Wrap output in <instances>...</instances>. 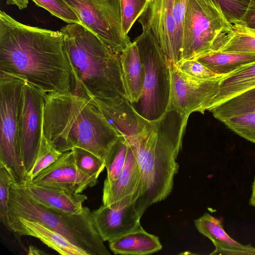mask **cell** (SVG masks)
<instances>
[{
  "mask_svg": "<svg viewBox=\"0 0 255 255\" xmlns=\"http://www.w3.org/2000/svg\"><path fill=\"white\" fill-rule=\"evenodd\" d=\"M221 122L237 134L255 143V112L234 116Z\"/></svg>",
  "mask_w": 255,
  "mask_h": 255,
  "instance_id": "obj_28",
  "label": "cell"
},
{
  "mask_svg": "<svg viewBox=\"0 0 255 255\" xmlns=\"http://www.w3.org/2000/svg\"><path fill=\"white\" fill-rule=\"evenodd\" d=\"M60 31L71 68V93L87 100L128 99L120 55L81 24L68 23Z\"/></svg>",
  "mask_w": 255,
  "mask_h": 255,
  "instance_id": "obj_4",
  "label": "cell"
},
{
  "mask_svg": "<svg viewBox=\"0 0 255 255\" xmlns=\"http://www.w3.org/2000/svg\"><path fill=\"white\" fill-rule=\"evenodd\" d=\"M29 255H41L45 254V253L42 251H40L37 250L36 248L33 247V246H29L28 249V253H27Z\"/></svg>",
  "mask_w": 255,
  "mask_h": 255,
  "instance_id": "obj_38",
  "label": "cell"
},
{
  "mask_svg": "<svg viewBox=\"0 0 255 255\" xmlns=\"http://www.w3.org/2000/svg\"><path fill=\"white\" fill-rule=\"evenodd\" d=\"M220 5L227 19L238 24L245 13L250 0H215Z\"/></svg>",
  "mask_w": 255,
  "mask_h": 255,
  "instance_id": "obj_33",
  "label": "cell"
},
{
  "mask_svg": "<svg viewBox=\"0 0 255 255\" xmlns=\"http://www.w3.org/2000/svg\"><path fill=\"white\" fill-rule=\"evenodd\" d=\"M214 49L215 51L255 54V29L233 25L231 31L218 37Z\"/></svg>",
  "mask_w": 255,
  "mask_h": 255,
  "instance_id": "obj_23",
  "label": "cell"
},
{
  "mask_svg": "<svg viewBox=\"0 0 255 255\" xmlns=\"http://www.w3.org/2000/svg\"><path fill=\"white\" fill-rule=\"evenodd\" d=\"M136 43L143 68V81L140 98L132 104L135 111L145 119L153 121L167 111L170 100L171 73L169 63L151 30L142 27Z\"/></svg>",
  "mask_w": 255,
  "mask_h": 255,
  "instance_id": "obj_6",
  "label": "cell"
},
{
  "mask_svg": "<svg viewBox=\"0 0 255 255\" xmlns=\"http://www.w3.org/2000/svg\"><path fill=\"white\" fill-rule=\"evenodd\" d=\"M82 24L100 38L114 52L120 54L131 43L124 33L121 0H63Z\"/></svg>",
  "mask_w": 255,
  "mask_h": 255,
  "instance_id": "obj_9",
  "label": "cell"
},
{
  "mask_svg": "<svg viewBox=\"0 0 255 255\" xmlns=\"http://www.w3.org/2000/svg\"><path fill=\"white\" fill-rule=\"evenodd\" d=\"M78 169L86 175L95 179L106 167L105 161L93 153L81 148L71 149Z\"/></svg>",
  "mask_w": 255,
  "mask_h": 255,
  "instance_id": "obj_26",
  "label": "cell"
},
{
  "mask_svg": "<svg viewBox=\"0 0 255 255\" xmlns=\"http://www.w3.org/2000/svg\"><path fill=\"white\" fill-rule=\"evenodd\" d=\"M45 102V95L26 81L19 121L18 139L27 175L34 163L40 147Z\"/></svg>",
  "mask_w": 255,
  "mask_h": 255,
  "instance_id": "obj_11",
  "label": "cell"
},
{
  "mask_svg": "<svg viewBox=\"0 0 255 255\" xmlns=\"http://www.w3.org/2000/svg\"><path fill=\"white\" fill-rule=\"evenodd\" d=\"M26 80L0 72V165L8 171L15 183L27 179L18 139L19 121Z\"/></svg>",
  "mask_w": 255,
  "mask_h": 255,
  "instance_id": "obj_7",
  "label": "cell"
},
{
  "mask_svg": "<svg viewBox=\"0 0 255 255\" xmlns=\"http://www.w3.org/2000/svg\"><path fill=\"white\" fill-rule=\"evenodd\" d=\"M94 225L104 242H111L141 226L135 204L115 209L102 205L92 212Z\"/></svg>",
  "mask_w": 255,
  "mask_h": 255,
  "instance_id": "obj_15",
  "label": "cell"
},
{
  "mask_svg": "<svg viewBox=\"0 0 255 255\" xmlns=\"http://www.w3.org/2000/svg\"><path fill=\"white\" fill-rule=\"evenodd\" d=\"M17 184L39 203L69 214L81 213L83 203L87 199L84 194L55 186L36 185L28 179Z\"/></svg>",
  "mask_w": 255,
  "mask_h": 255,
  "instance_id": "obj_16",
  "label": "cell"
},
{
  "mask_svg": "<svg viewBox=\"0 0 255 255\" xmlns=\"http://www.w3.org/2000/svg\"><path fill=\"white\" fill-rule=\"evenodd\" d=\"M31 181L41 186H55L82 193L96 185L98 179L89 177L77 168L71 150L63 152L58 159L39 173Z\"/></svg>",
  "mask_w": 255,
  "mask_h": 255,
  "instance_id": "obj_14",
  "label": "cell"
},
{
  "mask_svg": "<svg viewBox=\"0 0 255 255\" xmlns=\"http://www.w3.org/2000/svg\"><path fill=\"white\" fill-rule=\"evenodd\" d=\"M28 2V0H6V1L7 4L15 5L19 9L26 8Z\"/></svg>",
  "mask_w": 255,
  "mask_h": 255,
  "instance_id": "obj_36",
  "label": "cell"
},
{
  "mask_svg": "<svg viewBox=\"0 0 255 255\" xmlns=\"http://www.w3.org/2000/svg\"><path fill=\"white\" fill-rule=\"evenodd\" d=\"M255 87V62L223 77L218 92L213 99L211 109L226 101Z\"/></svg>",
  "mask_w": 255,
  "mask_h": 255,
  "instance_id": "obj_21",
  "label": "cell"
},
{
  "mask_svg": "<svg viewBox=\"0 0 255 255\" xmlns=\"http://www.w3.org/2000/svg\"><path fill=\"white\" fill-rule=\"evenodd\" d=\"M115 255H147L162 249L158 237L146 232L141 227L109 242Z\"/></svg>",
  "mask_w": 255,
  "mask_h": 255,
  "instance_id": "obj_20",
  "label": "cell"
},
{
  "mask_svg": "<svg viewBox=\"0 0 255 255\" xmlns=\"http://www.w3.org/2000/svg\"><path fill=\"white\" fill-rule=\"evenodd\" d=\"M189 0H174V18L176 22L178 35L182 44V26L185 10Z\"/></svg>",
  "mask_w": 255,
  "mask_h": 255,
  "instance_id": "obj_34",
  "label": "cell"
},
{
  "mask_svg": "<svg viewBox=\"0 0 255 255\" xmlns=\"http://www.w3.org/2000/svg\"><path fill=\"white\" fill-rule=\"evenodd\" d=\"M209 112L221 122L234 116L255 112V87L214 107Z\"/></svg>",
  "mask_w": 255,
  "mask_h": 255,
  "instance_id": "obj_24",
  "label": "cell"
},
{
  "mask_svg": "<svg viewBox=\"0 0 255 255\" xmlns=\"http://www.w3.org/2000/svg\"><path fill=\"white\" fill-rule=\"evenodd\" d=\"M42 132L61 152L79 147L105 161L121 135L88 100L72 93L45 96Z\"/></svg>",
  "mask_w": 255,
  "mask_h": 255,
  "instance_id": "obj_3",
  "label": "cell"
},
{
  "mask_svg": "<svg viewBox=\"0 0 255 255\" xmlns=\"http://www.w3.org/2000/svg\"><path fill=\"white\" fill-rule=\"evenodd\" d=\"M174 0L147 2L138 21L151 30L169 63L177 65L182 60V44L174 18Z\"/></svg>",
  "mask_w": 255,
  "mask_h": 255,
  "instance_id": "obj_12",
  "label": "cell"
},
{
  "mask_svg": "<svg viewBox=\"0 0 255 255\" xmlns=\"http://www.w3.org/2000/svg\"><path fill=\"white\" fill-rule=\"evenodd\" d=\"M153 0H147V2H150L152 1Z\"/></svg>",
  "mask_w": 255,
  "mask_h": 255,
  "instance_id": "obj_39",
  "label": "cell"
},
{
  "mask_svg": "<svg viewBox=\"0 0 255 255\" xmlns=\"http://www.w3.org/2000/svg\"><path fill=\"white\" fill-rule=\"evenodd\" d=\"M0 72L24 78L45 96L71 92L62 33L21 23L2 10Z\"/></svg>",
  "mask_w": 255,
  "mask_h": 255,
  "instance_id": "obj_1",
  "label": "cell"
},
{
  "mask_svg": "<svg viewBox=\"0 0 255 255\" xmlns=\"http://www.w3.org/2000/svg\"><path fill=\"white\" fill-rule=\"evenodd\" d=\"M220 75L227 76L255 62V54L221 51L209 53L195 59Z\"/></svg>",
  "mask_w": 255,
  "mask_h": 255,
  "instance_id": "obj_22",
  "label": "cell"
},
{
  "mask_svg": "<svg viewBox=\"0 0 255 255\" xmlns=\"http://www.w3.org/2000/svg\"><path fill=\"white\" fill-rule=\"evenodd\" d=\"M187 120L173 110L155 121L143 118L140 131L126 139L140 169L141 194L135 206L141 216L148 207L165 199L172 190Z\"/></svg>",
  "mask_w": 255,
  "mask_h": 255,
  "instance_id": "obj_2",
  "label": "cell"
},
{
  "mask_svg": "<svg viewBox=\"0 0 255 255\" xmlns=\"http://www.w3.org/2000/svg\"><path fill=\"white\" fill-rule=\"evenodd\" d=\"M120 58L128 100L131 104H136L142 93L143 68L134 41L120 54Z\"/></svg>",
  "mask_w": 255,
  "mask_h": 255,
  "instance_id": "obj_19",
  "label": "cell"
},
{
  "mask_svg": "<svg viewBox=\"0 0 255 255\" xmlns=\"http://www.w3.org/2000/svg\"><path fill=\"white\" fill-rule=\"evenodd\" d=\"M176 66L182 72L197 79H215L226 76L216 74L196 60H182Z\"/></svg>",
  "mask_w": 255,
  "mask_h": 255,
  "instance_id": "obj_32",
  "label": "cell"
},
{
  "mask_svg": "<svg viewBox=\"0 0 255 255\" xmlns=\"http://www.w3.org/2000/svg\"><path fill=\"white\" fill-rule=\"evenodd\" d=\"M63 152L58 150L42 132L40 147L34 163L27 174L32 180L39 173L56 161Z\"/></svg>",
  "mask_w": 255,
  "mask_h": 255,
  "instance_id": "obj_27",
  "label": "cell"
},
{
  "mask_svg": "<svg viewBox=\"0 0 255 255\" xmlns=\"http://www.w3.org/2000/svg\"><path fill=\"white\" fill-rule=\"evenodd\" d=\"M15 183L8 171L0 165V220L7 230L11 232L8 214L9 189Z\"/></svg>",
  "mask_w": 255,
  "mask_h": 255,
  "instance_id": "obj_31",
  "label": "cell"
},
{
  "mask_svg": "<svg viewBox=\"0 0 255 255\" xmlns=\"http://www.w3.org/2000/svg\"><path fill=\"white\" fill-rule=\"evenodd\" d=\"M9 217L11 232L15 235L29 236L41 241L49 248L63 255H87L58 232L39 222L21 217Z\"/></svg>",
  "mask_w": 255,
  "mask_h": 255,
  "instance_id": "obj_17",
  "label": "cell"
},
{
  "mask_svg": "<svg viewBox=\"0 0 255 255\" xmlns=\"http://www.w3.org/2000/svg\"><path fill=\"white\" fill-rule=\"evenodd\" d=\"M232 29L215 0H189L183 22L182 60L211 52L218 37Z\"/></svg>",
  "mask_w": 255,
  "mask_h": 255,
  "instance_id": "obj_8",
  "label": "cell"
},
{
  "mask_svg": "<svg viewBox=\"0 0 255 255\" xmlns=\"http://www.w3.org/2000/svg\"><path fill=\"white\" fill-rule=\"evenodd\" d=\"M129 144L121 135L112 146L105 161L107 176L104 183L114 181L123 169L127 156Z\"/></svg>",
  "mask_w": 255,
  "mask_h": 255,
  "instance_id": "obj_25",
  "label": "cell"
},
{
  "mask_svg": "<svg viewBox=\"0 0 255 255\" xmlns=\"http://www.w3.org/2000/svg\"><path fill=\"white\" fill-rule=\"evenodd\" d=\"M37 6L67 23L82 22L76 13L63 0H32Z\"/></svg>",
  "mask_w": 255,
  "mask_h": 255,
  "instance_id": "obj_29",
  "label": "cell"
},
{
  "mask_svg": "<svg viewBox=\"0 0 255 255\" xmlns=\"http://www.w3.org/2000/svg\"><path fill=\"white\" fill-rule=\"evenodd\" d=\"M250 204L255 207V177L252 186V193L250 199Z\"/></svg>",
  "mask_w": 255,
  "mask_h": 255,
  "instance_id": "obj_37",
  "label": "cell"
},
{
  "mask_svg": "<svg viewBox=\"0 0 255 255\" xmlns=\"http://www.w3.org/2000/svg\"><path fill=\"white\" fill-rule=\"evenodd\" d=\"M141 190L140 167L131 148L128 149L124 166L117 178L110 183H104L103 204L115 209L135 204Z\"/></svg>",
  "mask_w": 255,
  "mask_h": 255,
  "instance_id": "obj_13",
  "label": "cell"
},
{
  "mask_svg": "<svg viewBox=\"0 0 255 255\" xmlns=\"http://www.w3.org/2000/svg\"><path fill=\"white\" fill-rule=\"evenodd\" d=\"M196 228L209 239L215 249L210 255H240L250 248L237 242L226 232L221 221L208 213L194 220Z\"/></svg>",
  "mask_w": 255,
  "mask_h": 255,
  "instance_id": "obj_18",
  "label": "cell"
},
{
  "mask_svg": "<svg viewBox=\"0 0 255 255\" xmlns=\"http://www.w3.org/2000/svg\"><path fill=\"white\" fill-rule=\"evenodd\" d=\"M171 89L168 110H173L188 119L193 112L204 114L217 94L220 81L200 79L181 71L176 65L169 64Z\"/></svg>",
  "mask_w": 255,
  "mask_h": 255,
  "instance_id": "obj_10",
  "label": "cell"
},
{
  "mask_svg": "<svg viewBox=\"0 0 255 255\" xmlns=\"http://www.w3.org/2000/svg\"><path fill=\"white\" fill-rule=\"evenodd\" d=\"M236 24L255 29V0H250L245 13Z\"/></svg>",
  "mask_w": 255,
  "mask_h": 255,
  "instance_id": "obj_35",
  "label": "cell"
},
{
  "mask_svg": "<svg viewBox=\"0 0 255 255\" xmlns=\"http://www.w3.org/2000/svg\"><path fill=\"white\" fill-rule=\"evenodd\" d=\"M8 217L34 220L62 235L87 255H110L86 207L79 214H72L42 205L15 183L10 186Z\"/></svg>",
  "mask_w": 255,
  "mask_h": 255,
  "instance_id": "obj_5",
  "label": "cell"
},
{
  "mask_svg": "<svg viewBox=\"0 0 255 255\" xmlns=\"http://www.w3.org/2000/svg\"><path fill=\"white\" fill-rule=\"evenodd\" d=\"M147 0H121L123 32L128 35L146 5Z\"/></svg>",
  "mask_w": 255,
  "mask_h": 255,
  "instance_id": "obj_30",
  "label": "cell"
}]
</instances>
